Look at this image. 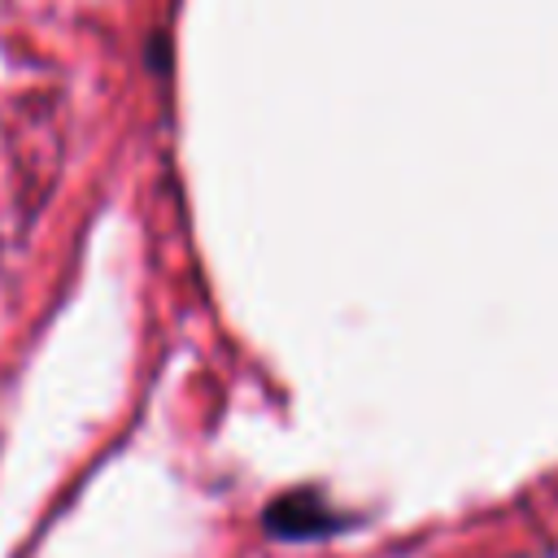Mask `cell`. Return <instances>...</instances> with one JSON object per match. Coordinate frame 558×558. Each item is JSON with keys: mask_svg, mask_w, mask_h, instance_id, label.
<instances>
[{"mask_svg": "<svg viewBox=\"0 0 558 558\" xmlns=\"http://www.w3.org/2000/svg\"><path fill=\"white\" fill-rule=\"evenodd\" d=\"M349 527H353V519L340 514L318 488H288V493L270 497L262 510V532L270 541H288V545L327 541V536H340Z\"/></svg>", "mask_w": 558, "mask_h": 558, "instance_id": "obj_1", "label": "cell"}]
</instances>
